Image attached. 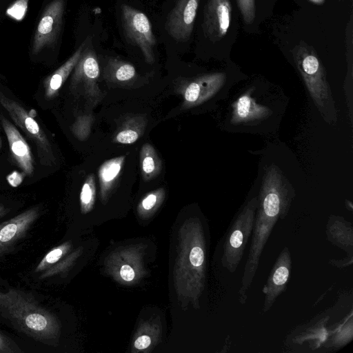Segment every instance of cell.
<instances>
[{
  "instance_id": "1",
  "label": "cell",
  "mask_w": 353,
  "mask_h": 353,
  "mask_svg": "<svg viewBox=\"0 0 353 353\" xmlns=\"http://www.w3.org/2000/svg\"><path fill=\"white\" fill-rule=\"evenodd\" d=\"M292 189L274 165L265 169L261 188L252 230V238L245 263L239 301L245 303L257 271L266 242L277 221L284 219L292 200Z\"/></svg>"
},
{
  "instance_id": "2",
  "label": "cell",
  "mask_w": 353,
  "mask_h": 353,
  "mask_svg": "<svg viewBox=\"0 0 353 353\" xmlns=\"http://www.w3.org/2000/svg\"><path fill=\"white\" fill-rule=\"evenodd\" d=\"M294 63L324 119L334 124L337 114L324 67L315 50L301 41L292 50Z\"/></svg>"
},
{
  "instance_id": "3",
  "label": "cell",
  "mask_w": 353,
  "mask_h": 353,
  "mask_svg": "<svg viewBox=\"0 0 353 353\" xmlns=\"http://www.w3.org/2000/svg\"><path fill=\"white\" fill-rule=\"evenodd\" d=\"M258 198L250 199L230 226L223 242L221 262L223 268L234 272L239 266L251 232H252Z\"/></svg>"
},
{
  "instance_id": "4",
  "label": "cell",
  "mask_w": 353,
  "mask_h": 353,
  "mask_svg": "<svg viewBox=\"0 0 353 353\" xmlns=\"http://www.w3.org/2000/svg\"><path fill=\"white\" fill-rule=\"evenodd\" d=\"M0 104L37 148L40 163L45 166L54 163V156L46 134L34 117L16 101L7 97L0 91Z\"/></svg>"
},
{
  "instance_id": "5",
  "label": "cell",
  "mask_w": 353,
  "mask_h": 353,
  "mask_svg": "<svg viewBox=\"0 0 353 353\" xmlns=\"http://www.w3.org/2000/svg\"><path fill=\"white\" fill-rule=\"evenodd\" d=\"M121 26L128 43L139 47L148 63L154 60V47L157 41L152 24L143 12L128 5L122 4Z\"/></svg>"
},
{
  "instance_id": "6",
  "label": "cell",
  "mask_w": 353,
  "mask_h": 353,
  "mask_svg": "<svg viewBox=\"0 0 353 353\" xmlns=\"http://www.w3.org/2000/svg\"><path fill=\"white\" fill-rule=\"evenodd\" d=\"M0 303L17 323L40 336H47L52 328V319L47 311L39 308L17 292L0 294Z\"/></svg>"
},
{
  "instance_id": "7",
  "label": "cell",
  "mask_w": 353,
  "mask_h": 353,
  "mask_svg": "<svg viewBox=\"0 0 353 353\" xmlns=\"http://www.w3.org/2000/svg\"><path fill=\"white\" fill-rule=\"evenodd\" d=\"M64 0H53L44 10L37 25L32 45V54L53 45L60 32L64 12Z\"/></svg>"
},
{
  "instance_id": "8",
  "label": "cell",
  "mask_w": 353,
  "mask_h": 353,
  "mask_svg": "<svg viewBox=\"0 0 353 353\" xmlns=\"http://www.w3.org/2000/svg\"><path fill=\"white\" fill-rule=\"evenodd\" d=\"M200 0H177L168 14L165 29L175 41L185 42L192 33Z\"/></svg>"
},
{
  "instance_id": "9",
  "label": "cell",
  "mask_w": 353,
  "mask_h": 353,
  "mask_svg": "<svg viewBox=\"0 0 353 353\" xmlns=\"http://www.w3.org/2000/svg\"><path fill=\"white\" fill-rule=\"evenodd\" d=\"M230 0H208L203 12L202 29L210 41H220L227 34L232 19Z\"/></svg>"
},
{
  "instance_id": "10",
  "label": "cell",
  "mask_w": 353,
  "mask_h": 353,
  "mask_svg": "<svg viewBox=\"0 0 353 353\" xmlns=\"http://www.w3.org/2000/svg\"><path fill=\"white\" fill-rule=\"evenodd\" d=\"M292 268L290 250L285 247L277 258L264 285L263 312H268L286 288Z\"/></svg>"
},
{
  "instance_id": "11",
  "label": "cell",
  "mask_w": 353,
  "mask_h": 353,
  "mask_svg": "<svg viewBox=\"0 0 353 353\" xmlns=\"http://www.w3.org/2000/svg\"><path fill=\"white\" fill-rule=\"evenodd\" d=\"M0 121L6 135L11 157L17 166L28 176L34 173V159L30 148L19 130L3 116Z\"/></svg>"
},
{
  "instance_id": "12",
  "label": "cell",
  "mask_w": 353,
  "mask_h": 353,
  "mask_svg": "<svg viewBox=\"0 0 353 353\" xmlns=\"http://www.w3.org/2000/svg\"><path fill=\"white\" fill-rule=\"evenodd\" d=\"M225 80L223 72L206 74L193 79L184 92L186 103L195 105L207 101L220 90Z\"/></svg>"
},
{
  "instance_id": "13",
  "label": "cell",
  "mask_w": 353,
  "mask_h": 353,
  "mask_svg": "<svg viewBox=\"0 0 353 353\" xmlns=\"http://www.w3.org/2000/svg\"><path fill=\"white\" fill-rule=\"evenodd\" d=\"M37 216V209L32 208L0 224V252L21 237Z\"/></svg>"
},
{
  "instance_id": "14",
  "label": "cell",
  "mask_w": 353,
  "mask_h": 353,
  "mask_svg": "<svg viewBox=\"0 0 353 353\" xmlns=\"http://www.w3.org/2000/svg\"><path fill=\"white\" fill-rule=\"evenodd\" d=\"M232 123L239 124L263 119L270 115V110L256 103L250 92H246L232 104Z\"/></svg>"
},
{
  "instance_id": "15",
  "label": "cell",
  "mask_w": 353,
  "mask_h": 353,
  "mask_svg": "<svg viewBox=\"0 0 353 353\" xmlns=\"http://www.w3.org/2000/svg\"><path fill=\"white\" fill-rule=\"evenodd\" d=\"M88 39L85 40L74 53L57 70L43 81L44 97L47 100L55 98L62 85L80 59Z\"/></svg>"
},
{
  "instance_id": "16",
  "label": "cell",
  "mask_w": 353,
  "mask_h": 353,
  "mask_svg": "<svg viewBox=\"0 0 353 353\" xmlns=\"http://www.w3.org/2000/svg\"><path fill=\"white\" fill-rule=\"evenodd\" d=\"M347 223L341 219L329 221L327 225V236L336 245L350 252L352 251V230Z\"/></svg>"
},
{
  "instance_id": "17",
  "label": "cell",
  "mask_w": 353,
  "mask_h": 353,
  "mask_svg": "<svg viewBox=\"0 0 353 353\" xmlns=\"http://www.w3.org/2000/svg\"><path fill=\"white\" fill-rule=\"evenodd\" d=\"M125 157H117L105 162L99 171V180L101 186L109 187L118 176Z\"/></svg>"
},
{
  "instance_id": "18",
  "label": "cell",
  "mask_w": 353,
  "mask_h": 353,
  "mask_svg": "<svg viewBox=\"0 0 353 353\" xmlns=\"http://www.w3.org/2000/svg\"><path fill=\"white\" fill-rule=\"evenodd\" d=\"M108 68L116 79L120 81L130 80L136 74V70L132 65L117 59L110 61Z\"/></svg>"
},
{
  "instance_id": "19",
  "label": "cell",
  "mask_w": 353,
  "mask_h": 353,
  "mask_svg": "<svg viewBox=\"0 0 353 353\" xmlns=\"http://www.w3.org/2000/svg\"><path fill=\"white\" fill-rule=\"evenodd\" d=\"M153 148L148 144L142 149V170L146 174H153L157 168V159Z\"/></svg>"
},
{
  "instance_id": "20",
  "label": "cell",
  "mask_w": 353,
  "mask_h": 353,
  "mask_svg": "<svg viewBox=\"0 0 353 353\" xmlns=\"http://www.w3.org/2000/svg\"><path fill=\"white\" fill-rule=\"evenodd\" d=\"M95 194L94 179L90 175L85 181L81 192L80 199L82 206L88 208L94 201Z\"/></svg>"
},
{
  "instance_id": "21",
  "label": "cell",
  "mask_w": 353,
  "mask_h": 353,
  "mask_svg": "<svg viewBox=\"0 0 353 353\" xmlns=\"http://www.w3.org/2000/svg\"><path fill=\"white\" fill-rule=\"evenodd\" d=\"M243 21L251 24L256 16L255 0H236Z\"/></svg>"
},
{
  "instance_id": "22",
  "label": "cell",
  "mask_w": 353,
  "mask_h": 353,
  "mask_svg": "<svg viewBox=\"0 0 353 353\" xmlns=\"http://www.w3.org/2000/svg\"><path fill=\"white\" fill-rule=\"evenodd\" d=\"M28 0H16L6 10V14L17 21H21L28 10Z\"/></svg>"
},
{
  "instance_id": "23",
  "label": "cell",
  "mask_w": 353,
  "mask_h": 353,
  "mask_svg": "<svg viewBox=\"0 0 353 353\" xmlns=\"http://www.w3.org/2000/svg\"><path fill=\"white\" fill-rule=\"evenodd\" d=\"M63 254L61 248H55L48 252L37 268V271L42 270L48 264H52L58 261Z\"/></svg>"
},
{
  "instance_id": "24",
  "label": "cell",
  "mask_w": 353,
  "mask_h": 353,
  "mask_svg": "<svg viewBox=\"0 0 353 353\" xmlns=\"http://www.w3.org/2000/svg\"><path fill=\"white\" fill-rule=\"evenodd\" d=\"M139 138L138 133L133 130H124L120 132L116 137L118 142L129 144L135 142Z\"/></svg>"
},
{
  "instance_id": "25",
  "label": "cell",
  "mask_w": 353,
  "mask_h": 353,
  "mask_svg": "<svg viewBox=\"0 0 353 353\" xmlns=\"http://www.w3.org/2000/svg\"><path fill=\"white\" fill-rule=\"evenodd\" d=\"M190 261L194 267H199L204 261V252L201 247H194L190 253Z\"/></svg>"
},
{
  "instance_id": "26",
  "label": "cell",
  "mask_w": 353,
  "mask_h": 353,
  "mask_svg": "<svg viewBox=\"0 0 353 353\" xmlns=\"http://www.w3.org/2000/svg\"><path fill=\"white\" fill-rule=\"evenodd\" d=\"M120 275L123 280L130 281L134 278V271L130 265H123L121 268Z\"/></svg>"
},
{
  "instance_id": "27",
  "label": "cell",
  "mask_w": 353,
  "mask_h": 353,
  "mask_svg": "<svg viewBox=\"0 0 353 353\" xmlns=\"http://www.w3.org/2000/svg\"><path fill=\"white\" fill-rule=\"evenodd\" d=\"M150 338L148 336L143 335L136 339L134 347L138 350L145 349L150 345Z\"/></svg>"
},
{
  "instance_id": "28",
  "label": "cell",
  "mask_w": 353,
  "mask_h": 353,
  "mask_svg": "<svg viewBox=\"0 0 353 353\" xmlns=\"http://www.w3.org/2000/svg\"><path fill=\"white\" fill-rule=\"evenodd\" d=\"M157 196L154 194H150L142 201V206L145 210L152 209L157 202Z\"/></svg>"
},
{
  "instance_id": "29",
  "label": "cell",
  "mask_w": 353,
  "mask_h": 353,
  "mask_svg": "<svg viewBox=\"0 0 353 353\" xmlns=\"http://www.w3.org/2000/svg\"><path fill=\"white\" fill-rule=\"evenodd\" d=\"M11 352L8 339L0 332V352Z\"/></svg>"
},
{
  "instance_id": "30",
  "label": "cell",
  "mask_w": 353,
  "mask_h": 353,
  "mask_svg": "<svg viewBox=\"0 0 353 353\" xmlns=\"http://www.w3.org/2000/svg\"><path fill=\"white\" fill-rule=\"evenodd\" d=\"M9 210L5 208L3 205L0 204V218L3 217L8 212Z\"/></svg>"
},
{
  "instance_id": "31",
  "label": "cell",
  "mask_w": 353,
  "mask_h": 353,
  "mask_svg": "<svg viewBox=\"0 0 353 353\" xmlns=\"http://www.w3.org/2000/svg\"><path fill=\"white\" fill-rule=\"evenodd\" d=\"M310 1L314 3L321 4V3H323L325 0H310Z\"/></svg>"
},
{
  "instance_id": "32",
  "label": "cell",
  "mask_w": 353,
  "mask_h": 353,
  "mask_svg": "<svg viewBox=\"0 0 353 353\" xmlns=\"http://www.w3.org/2000/svg\"><path fill=\"white\" fill-rule=\"evenodd\" d=\"M1 136H0V150H1Z\"/></svg>"
}]
</instances>
